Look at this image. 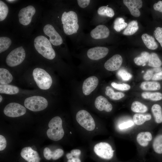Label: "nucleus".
Returning a JSON list of instances; mask_svg holds the SVG:
<instances>
[{
	"label": "nucleus",
	"instance_id": "1",
	"mask_svg": "<svg viewBox=\"0 0 162 162\" xmlns=\"http://www.w3.org/2000/svg\"><path fill=\"white\" fill-rule=\"evenodd\" d=\"M35 48L39 54L45 58L52 60L56 56V53L51 42L45 37L40 35L36 37L34 41Z\"/></svg>",
	"mask_w": 162,
	"mask_h": 162
},
{
	"label": "nucleus",
	"instance_id": "2",
	"mask_svg": "<svg viewBox=\"0 0 162 162\" xmlns=\"http://www.w3.org/2000/svg\"><path fill=\"white\" fill-rule=\"evenodd\" d=\"M61 21L64 33L70 35L77 32L79 28L78 18L76 13L72 10L64 11L62 14Z\"/></svg>",
	"mask_w": 162,
	"mask_h": 162
},
{
	"label": "nucleus",
	"instance_id": "3",
	"mask_svg": "<svg viewBox=\"0 0 162 162\" xmlns=\"http://www.w3.org/2000/svg\"><path fill=\"white\" fill-rule=\"evenodd\" d=\"M33 79L37 87L40 89L47 90L51 87L52 80L50 74L42 68H35L32 73Z\"/></svg>",
	"mask_w": 162,
	"mask_h": 162
},
{
	"label": "nucleus",
	"instance_id": "4",
	"mask_svg": "<svg viewBox=\"0 0 162 162\" xmlns=\"http://www.w3.org/2000/svg\"><path fill=\"white\" fill-rule=\"evenodd\" d=\"M62 120L59 116L53 117L49 122V128L46 131L48 137L54 141H58L63 137L64 132L62 126Z\"/></svg>",
	"mask_w": 162,
	"mask_h": 162
},
{
	"label": "nucleus",
	"instance_id": "5",
	"mask_svg": "<svg viewBox=\"0 0 162 162\" xmlns=\"http://www.w3.org/2000/svg\"><path fill=\"white\" fill-rule=\"evenodd\" d=\"M26 108L33 112H38L44 110L48 105L46 99L42 96L34 95L27 97L24 100Z\"/></svg>",
	"mask_w": 162,
	"mask_h": 162
},
{
	"label": "nucleus",
	"instance_id": "6",
	"mask_svg": "<svg viewBox=\"0 0 162 162\" xmlns=\"http://www.w3.org/2000/svg\"><path fill=\"white\" fill-rule=\"evenodd\" d=\"M26 57L25 51L22 46L16 48L11 51L7 56L5 60L7 64L13 67L20 64Z\"/></svg>",
	"mask_w": 162,
	"mask_h": 162
},
{
	"label": "nucleus",
	"instance_id": "7",
	"mask_svg": "<svg viewBox=\"0 0 162 162\" xmlns=\"http://www.w3.org/2000/svg\"><path fill=\"white\" fill-rule=\"evenodd\" d=\"M76 120L82 127L87 130L92 131L95 128L94 119L89 113L86 110L79 111L76 115Z\"/></svg>",
	"mask_w": 162,
	"mask_h": 162
},
{
	"label": "nucleus",
	"instance_id": "8",
	"mask_svg": "<svg viewBox=\"0 0 162 162\" xmlns=\"http://www.w3.org/2000/svg\"><path fill=\"white\" fill-rule=\"evenodd\" d=\"M94 151L98 156L106 160L111 159L114 154V151L111 146L105 142H100L96 144Z\"/></svg>",
	"mask_w": 162,
	"mask_h": 162
},
{
	"label": "nucleus",
	"instance_id": "9",
	"mask_svg": "<svg viewBox=\"0 0 162 162\" xmlns=\"http://www.w3.org/2000/svg\"><path fill=\"white\" fill-rule=\"evenodd\" d=\"M26 107L15 102L8 104L6 106L3 110L4 113L6 116L13 118L22 116L26 113Z\"/></svg>",
	"mask_w": 162,
	"mask_h": 162
},
{
	"label": "nucleus",
	"instance_id": "10",
	"mask_svg": "<svg viewBox=\"0 0 162 162\" xmlns=\"http://www.w3.org/2000/svg\"><path fill=\"white\" fill-rule=\"evenodd\" d=\"M35 11V8L32 5L28 6L21 9L18 15L20 23L24 26L29 24Z\"/></svg>",
	"mask_w": 162,
	"mask_h": 162
},
{
	"label": "nucleus",
	"instance_id": "11",
	"mask_svg": "<svg viewBox=\"0 0 162 162\" xmlns=\"http://www.w3.org/2000/svg\"><path fill=\"white\" fill-rule=\"evenodd\" d=\"M43 31L45 34L50 37L49 40L52 44L58 46L62 44V38L52 25L48 24L46 25Z\"/></svg>",
	"mask_w": 162,
	"mask_h": 162
},
{
	"label": "nucleus",
	"instance_id": "12",
	"mask_svg": "<svg viewBox=\"0 0 162 162\" xmlns=\"http://www.w3.org/2000/svg\"><path fill=\"white\" fill-rule=\"evenodd\" d=\"M109 49L103 46H96L89 49L87 52L88 57L93 60H98L103 58L108 54Z\"/></svg>",
	"mask_w": 162,
	"mask_h": 162
},
{
	"label": "nucleus",
	"instance_id": "13",
	"mask_svg": "<svg viewBox=\"0 0 162 162\" xmlns=\"http://www.w3.org/2000/svg\"><path fill=\"white\" fill-rule=\"evenodd\" d=\"M97 77L92 76L87 78L84 81L82 86L83 93L86 95L90 94L96 88L98 84Z\"/></svg>",
	"mask_w": 162,
	"mask_h": 162
},
{
	"label": "nucleus",
	"instance_id": "14",
	"mask_svg": "<svg viewBox=\"0 0 162 162\" xmlns=\"http://www.w3.org/2000/svg\"><path fill=\"white\" fill-rule=\"evenodd\" d=\"M20 155L22 158L28 162H40V158L38 152L30 147L22 148Z\"/></svg>",
	"mask_w": 162,
	"mask_h": 162
},
{
	"label": "nucleus",
	"instance_id": "15",
	"mask_svg": "<svg viewBox=\"0 0 162 162\" xmlns=\"http://www.w3.org/2000/svg\"><path fill=\"white\" fill-rule=\"evenodd\" d=\"M124 4L128 8L131 14L135 17H139L140 12L139 9L142 5V2L141 0H124Z\"/></svg>",
	"mask_w": 162,
	"mask_h": 162
},
{
	"label": "nucleus",
	"instance_id": "16",
	"mask_svg": "<svg viewBox=\"0 0 162 162\" xmlns=\"http://www.w3.org/2000/svg\"><path fill=\"white\" fill-rule=\"evenodd\" d=\"M122 60V57L120 55L115 54L105 62L104 64V67L109 71L116 70L121 66Z\"/></svg>",
	"mask_w": 162,
	"mask_h": 162
},
{
	"label": "nucleus",
	"instance_id": "17",
	"mask_svg": "<svg viewBox=\"0 0 162 162\" xmlns=\"http://www.w3.org/2000/svg\"><path fill=\"white\" fill-rule=\"evenodd\" d=\"M110 33L109 28L104 25H99L90 32L91 37L94 39H101L107 38Z\"/></svg>",
	"mask_w": 162,
	"mask_h": 162
},
{
	"label": "nucleus",
	"instance_id": "18",
	"mask_svg": "<svg viewBox=\"0 0 162 162\" xmlns=\"http://www.w3.org/2000/svg\"><path fill=\"white\" fill-rule=\"evenodd\" d=\"M94 104L96 108L100 111L104 110L109 112L112 109L111 104L106 98L102 95H100L96 98Z\"/></svg>",
	"mask_w": 162,
	"mask_h": 162
},
{
	"label": "nucleus",
	"instance_id": "19",
	"mask_svg": "<svg viewBox=\"0 0 162 162\" xmlns=\"http://www.w3.org/2000/svg\"><path fill=\"white\" fill-rule=\"evenodd\" d=\"M153 136L151 132L148 131H142L136 136V140L137 143L142 147H146L152 141Z\"/></svg>",
	"mask_w": 162,
	"mask_h": 162
},
{
	"label": "nucleus",
	"instance_id": "20",
	"mask_svg": "<svg viewBox=\"0 0 162 162\" xmlns=\"http://www.w3.org/2000/svg\"><path fill=\"white\" fill-rule=\"evenodd\" d=\"M151 111L154 121L157 124L162 123V107L158 104H154L152 106Z\"/></svg>",
	"mask_w": 162,
	"mask_h": 162
},
{
	"label": "nucleus",
	"instance_id": "21",
	"mask_svg": "<svg viewBox=\"0 0 162 162\" xmlns=\"http://www.w3.org/2000/svg\"><path fill=\"white\" fill-rule=\"evenodd\" d=\"M140 87L144 90L156 91L160 90L161 86L158 81H145L141 83Z\"/></svg>",
	"mask_w": 162,
	"mask_h": 162
},
{
	"label": "nucleus",
	"instance_id": "22",
	"mask_svg": "<svg viewBox=\"0 0 162 162\" xmlns=\"http://www.w3.org/2000/svg\"><path fill=\"white\" fill-rule=\"evenodd\" d=\"M13 80V76L8 70L3 68H0V84H9Z\"/></svg>",
	"mask_w": 162,
	"mask_h": 162
},
{
	"label": "nucleus",
	"instance_id": "23",
	"mask_svg": "<svg viewBox=\"0 0 162 162\" xmlns=\"http://www.w3.org/2000/svg\"><path fill=\"white\" fill-rule=\"evenodd\" d=\"M20 92L19 88L16 86L8 84H0V93L9 95H15Z\"/></svg>",
	"mask_w": 162,
	"mask_h": 162
},
{
	"label": "nucleus",
	"instance_id": "24",
	"mask_svg": "<svg viewBox=\"0 0 162 162\" xmlns=\"http://www.w3.org/2000/svg\"><path fill=\"white\" fill-rule=\"evenodd\" d=\"M141 38L143 43L148 49L154 50L158 48V44L152 36L145 33L142 35Z\"/></svg>",
	"mask_w": 162,
	"mask_h": 162
},
{
	"label": "nucleus",
	"instance_id": "25",
	"mask_svg": "<svg viewBox=\"0 0 162 162\" xmlns=\"http://www.w3.org/2000/svg\"><path fill=\"white\" fill-rule=\"evenodd\" d=\"M152 118V116L150 114L136 113L133 116V120L134 124L137 126H140L146 121L150 120Z\"/></svg>",
	"mask_w": 162,
	"mask_h": 162
},
{
	"label": "nucleus",
	"instance_id": "26",
	"mask_svg": "<svg viewBox=\"0 0 162 162\" xmlns=\"http://www.w3.org/2000/svg\"><path fill=\"white\" fill-rule=\"evenodd\" d=\"M152 148L156 153L162 154V133L158 134L154 139Z\"/></svg>",
	"mask_w": 162,
	"mask_h": 162
},
{
	"label": "nucleus",
	"instance_id": "27",
	"mask_svg": "<svg viewBox=\"0 0 162 162\" xmlns=\"http://www.w3.org/2000/svg\"><path fill=\"white\" fill-rule=\"evenodd\" d=\"M131 110L136 113H143L148 110L147 107L145 104L138 101H134L131 105Z\"/></svg>",
	"mask_w": 162,
	"mask_h": 162
},
{
	"label": "nucleus",
	"instance_id": "28",
	"mask_svg": "<svg viewBox=\"0 0 162 162\" xmlns=\"http://www.w3.org/2000/svg\"><path fill=\"white\" fill-rule=\"evenodd\" d=\"M144 99H148L153 101H159L162 100V93L159 92H144L141 94Z\"/></svg>",
	"mask_w": 162,
	"mask_h": 162
},
{
	"label": "nucleus",
	"instance_id": "29",
	"mask_svg": "<svg viewBox=\"0 0 162 162\" xmlns=\"http://www.w3.org/2000/svg\"><path fill=\"white\" fill-rule=\"evenodd\" d=\"M139 29L137 21L133 20L130 22L123 32V34L126 35H132L135 33Z\"/></svg>",
	"mask_w": 162,
	"mask_h": 162
},
{
	"label": "nucleus",
	"instance_id": "30",
	"mask_svg": "<svg viewBox=\"0 0 162 162\" xmlns=\"http://www.w3.org/2000/svg\"><path fill=\"white\" fill-rule=\"evenodd\" d=\"M105 89L106 95L112 100H118L125 96L124 94L122 92H115L113 89L109 86H106Z\"/></svg>",
	"mask_w": 162,
	"mask_h": 162
},
{
	"label": "nucleus",
	"instance_id": "31",
	"mask_svg": "<svg viewBox=\"0 0 162 162\" xmlns=\"http://www.w3.org/2000/svg\"><path fill=\"white\" fill-rule=\"evenodd\" d=\"M148 65L153 68L160 67L162 62L157 54L152 52L150 54Z\"/></svg>",
	"mask_w": 162,
	"mask_h": 162
},
{
	"label": "nucleus",
	"instance_id": "32",
	"mask_svg": "<svg viewBox=\"0 0 162 162\" xmlns=\"http://www.w3.org/2000/svg\"><path fill=\"white\" fill-rule=\"evenodd\" d=\"M98 13L101 16L112 17L115 14L112 8L107 6H102L100 7L97 11Z\"/></svg>",
	"mask_w": 162,
	"mask_h": 162
},
{
	"label": "nucleus",
	"instance_id": "33",
	"mask_svg": "<svg viewBox=\"0 0 162 162\" xmlns=\"http://www.w3.org/2000/svg\"><path fill=\"white\" fill-rule=\"evenodd\" d=\"M150 54L147 52H143L141 56L134 59L135 63L138 65H142L148 61Z\"/></svg>",
	"mask_w": 162,
	"mask_h": 162
},
{
	"label": "nucleus",
	"instance_id": "34",
	"mask_svg": "<svg viewBox=\"0 0 162 162\" xmlns=\"http://www.w3.org/2000/svg\"><path fill=\"white\" fill-rule=\"evenodd\" d=\"M127 26V23L125 22L123 18L118 17L114 21V28L116 31L119 32L126 28Z\"/></svg>",
	"mask_w": 162,
	"mask_h": 162
},
{
	"label": "nucleus",
	"instance_id": "35",
	"mask_svg": "<svg viewBox=\"0 0 162 162\" xmlns=\"http://www.w3.org/2000/svg\"><path fill=\"white\" fill-rule=\"evenodd\" d=\"M11 44V39L7 37L0 38V53L5 51L10 46Z\"/></svg>",
	"mask_w": 162,
	"mask_h": 162
},
{
	"label": "nucleus",
	"instance_id": "36",
	"mask_svg": "<svg viewBox=\"0 0 162 162\" xmlns=\"http://www.w3.org/2000/svg\"><path fill=\"white\" fill-rule=\"evenodd\" d=\"M8 12V8L6 4L0 1V21L4 20L6 17Z\"/></svg>",
	"mask_w": 162,
	"mask_h": 162
},
{
	"label": "nucleus",
	"instance_id": "37",
	"mask_svg": "<svg viewBox=\"0 0 162 162\" xmlns=\"http://www.w3.org/2000/svg\"><path fill=\"white\" fill-rule=\"evenodd\" d=\"M117 74L122 80L124 81H128L132 77V75L124 69L119 70L117 73Z\"/></svg>",
	"mask_w": 162,
	"mask_h": 162
},
{
	"label": "nucleus",
	"instance_id": "38",
	"mask_svg": "<svg viewBox=\"0 0 162 162\" xmlns=\"http://www.w3.org/2000/svg\"><path fill=\"white\" fill-rule=\"evenodd\" d=\"M111 85L114 88L122 91L128 90L130 88V86L127 84H118L115 82H113L111 83Z\"/></svg>",
	"mask_w": 162,
	"mask_h": 162
},
{
	"label": "nucleus",
	"instance_id": "39",
	"mask_svg": "<svg viewBox=\"0 0 162 162\" xmlns=\"http://www.w3.org/2000/svg\"><path fill=\"white\" fill-rule=\"evenodd\" d=\"M154 34L162 47V28L157 27L154 31Z\"/></svg>",
	"mask_w": 162,
	"mask_h": 162
},
{
	"label": "nucleus",
	"instance_id": "40",
	"mask_svg": "<svg viewBox=\"0 0 162 162\" xmlns=\"http://www.w3.org/2000/svg\"><path fill=\"white\" fill-rule=\"evenodd\" d=\"M64 153V151L62 149H57L52 152V158L53 160H57L62 157Z\"/></svg>",
	"mask_w": 162,
	"mask_h": 162
},
{
	"label": "nucleus",
	"instance_id": "41",
	"mask_svg": "<svg viewBox=\"0 0 162 162\" xmlns=\"http://www.w3.org/2000/svg\"><path fill=\"white\" fill-rule=\"evenodd\" d=\"M156 73L154 68L148 70L146 73L144 75L143 78L146 81L150 80L152 79L154 74Z\"/></svg>",
	"mask_w": 162,
	"mask_h": 162
},
{
	"label": "nucleus",
	"instance_id": "42",
	"mask_svg": "<svg viewBox=\"0 0 162 162\" xmlns=\"http://www.w3.org/2000/svg\"><path fill=\"white\" fill-rule=\"evenodd\" d=\"M134 124L133 121H128L121 124L119 126V128L121 130L126 129L132 126Z\"/></svg>",
	"mask_w": 162,
	"mask_h": 162
},
{
	"label": "nucleus",
	"instance_id": "43",
	"mask_svg": "<svg viewBox=\"0 0 162 162\" xmlns=\"http://www.w3.org/2000/svg\"><path fill=\"white\" fill-rule=\"evenodd\" d=\"M52 152L48 147L45 148L44 150L43 154L44 158L47 160H49L52 158Z\"/></svg>",
	"mask_w": 162,
	"mask_h": 162
},
{
	"label": "nucleus",
	"instance_id": "44",
	"mask_svg": "<svg viewBox=\"0 0 162 162\" xmlns=\"http://www.w3.org/2000/svg\"><path fill=\"white\" fill-rule=\"evenodd\" d=\"M7 145L6 140L5 138L2 135H0V151L4 150Z\"/></svg>",
	"mask_w": 162,
	"mask_h": 162
},
{
	"label": "nucleus",
	"instance_id": "45",
	"mask_svg": "<svg viewBox=\"0 0 162 162\" xmlns=\"http://www.w3.org/2000/svg\"><path fill=\"white\" fill-rule=\"evenodd\" d=\"M79 6L82 8H84L89 4L90 0H78L77 1Z\"/></svg>",
	"mask_w": 162,
	"mask_h": 162
},
{
	"label": "nucleus",
	"instance_id": "46",
	"mask_svg": "<svg viewBox=\"0 0 162 162\" xmlns=\"http://www.w3.org/2000/svg\"><path fill=\"white\" fill-rule=\"evenodd\" d=\"M152 80L153 81H158L162 80V70L155 73Z\"/></svg>",
	"mask_w": 162,
	"mask_h": 162
},
{
	"label": "nucleus",
	"instance_id": "47",
	"mask_svg": "<svg viewBox=\"0 0 162 162\" xmlns=\"http://www.w3.org/2000/svg\"><path fill=\"white\" fill-rule=\"evenodd\" d=\"M153 8L155 10L162 13V1H159L157 3H155L153 5Z\"/></svg>",
	"mask_w": 162,
	"mask_h": 162
},
{
	"label": "nucleus",
	"instance_id": "48",
	"mask_svg": "<svg viewBox=\"0 0 162 162\" xmlns=\"http://www.w3.org/2000/svg\"><path fill=\"white\" fill-rule=\"evenodd\" d=\"M70 153L73 157L78 158L81 154V151L78 149H74L71 150Z\"/></svg>",
	"mask_w": 162,
	"mask_h": 162
},
{
	"label": "nucleus",
	"instance_id": "49",
	"mask_svg": "<svg viewBox=\"0 0 162 162\" xmlns=\"http://www.w3.org/2000/svg\"><path fill=\"white\" fill-rule=\"evenodd\" d=\"M67 162H81V161L78 158L73 157L70 159H68Z\"/></svg>",
	"mask_w": 162,
	"mask_h": 162
},
{
	"label": "nucleus",
	"instance_id": "50",
	"mask_svg": "<svg viewBox=\"0 0 162 162\" xmlns=\"http://www.w3.org/2000/svg\"><path fill=\"white\" fill-rule=\"evenodd\" d=\"M66 157L68 159H70L73 158V156H72L71 154L70 153H68L66 154Z\"/></svg>",
	"mask_w": 162,
	"mask_h": 162
},
{
	"label": "nucleus",
	"instance_id": "51",
	"mask_svg": "<svg viewBox=\"0 0 162 162\" xmlns=\"http://www.w3.org/2000/svg\"><path fill=\"white\" fill-rule=\"evenodd\" d=\"M6 1H7V2L11 3V2H13L16 1L13 0H6Z\"/></svg>",
	"mask_w": 162,
	"mask_h": 162
},
{
	"label": "nucleus",
	"instance_id": "52",
	"mask_svg": "<svg viewBox=\"0 0 162 162\" xmlns=\"http://www.w3.org/2000/svg\"><path fill=\"white\" fill-rule=\"evenodd\" d=\"M3 100V97L0 95V102L1 103Z\"/></svg>",
	"mask_w": 162,
	"mask_h": 162
},
{
	"label": "nucleus",
	"instance_id": "53",
	"mask_svg": "<svg viewBox=\"0 0 162 162\" xmlns=\"http://www.w3.org/2000/svg\"><path fill=\"white\" fill-rule=\"evenodd\" d=\"M146 65V63L143 64L142 65V66H145Z\"/></svg>",
	"mask_w": 162,
	"mask_h": 162
},
{
	"label": "nucleus",
	"instance_id": "54",
	"mask_svg": "<svg viewBox=\"0 0 162 162\" xmlns=\"http://www.w3.org/2000/svg\"><path fill=\"white\" fill-rule=\"evenodd\" d=\"M144 72V71H142V73H143V72Z\"/></svg>",
	"mask_w": 162,
	"mask_h": 162
}]
</instances>
